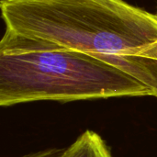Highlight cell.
Listing matches in <instances>:
<instances>
[{"instance_id":"1","label":"cell","mask_w":157,"mask_h":157,"mask_svg":"<svg viewBox=\"0 0 157 157\" xmlns=\"http://www.w3.org/2000/svg\"><path fill=\"white\" fill-rule=\"evenodd\" d=\"M6 30L117 67L157 98V15L125 0H1Z\"/></svg>"},{"instance_id":"2","label":"cell","mask_w":157,"mask_h":157,"mask_svg":"<svg viewBox=\"0 0 157 157\" xmlns=\"http://www.w3.org/2000/svg\"><path fill=\"white\" fill-rule=\"evenodd\" d=\"M151 96L138 80L86 53L5 30L0 41V105Z\"/></svg>"},{"instance_id":"3","label":"cell","mask_w":157,"mask_h":157,"mask_svg":"<svg viewBox=\"0 0 157 157\" xmlns=\"http://www.w3.org/2000/svg\"><path fill=\"white\" fill-rule=\"evenodd\" d=\"M63 157L113 156L100 135L92 131H86L65 149Z\"/></svg>"},{"instance_id":"4","label":"cell","mask_w":157,"mask_h":157,"mask_svg":"<svg viewBox=\"0 0 157 157\" xmlns=\"http://www.w3.org/2000/svg\"><path fill=\"white\" fill-rule=\"evenodd\" d=\"M65 149H47L40 152H36L30 155H27L21 157H63Z\"/></svg>"},{"instance_id":"5","label":"cell","mask_w":157,"mask_h":157,"mask_svg":"<svg viewBox=\"0 0 157 157\" xmlns=\"http://www.w3.org/2000/svg\"><path fill=\"white\" fill-rule=\"evenodd\" d=\"M156 15H157V11H156Z\"/></svg>"}]
</instances>
